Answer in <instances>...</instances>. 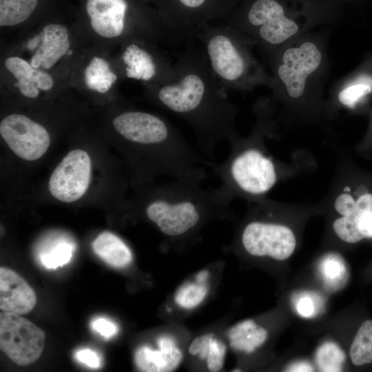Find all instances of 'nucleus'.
Returning a JSON list of instances; mask_svg holds the SVG:
<instances>
[{
    "instance_id": "f257e3e1",
    "label": "nucleus",
    "mask_w": 372,
    "mask_h": 372,
    "mask_svg": "<svg viewBox=\"0 0 372 372\" xmlns=\"http://www.w3.org/2000/svg\"><path fill=\"white\" fill-rule=\"evenodd\" d=\"M174 66L176 77L156 85V101L191 127L200 152L214 161L219 142L238 138L236 109L213 76L201 49L187 43Z\"/></svg>"
},
{
    "instance_id": "f03ea898",
    "label": "nucleus",
    "mask_w": 372,
    "mask_h": 372,
    "mask_svg": "<svg viewBox=\"0 0 372 372\" xmlns=\"http://www.w3.org/2000/svg\"><path fill=\"white\" fill-rule=\"evenodd\" d=\"M198 178H176L157 186L145 202L146 217L169 238L184 237L205 219L225 215L230 203Z\"/></svg>"
},
{
    "instance_id": "7ed1b4c3",
    "label": "nucleus",
    "mask_w": 372,
    "mask_h": 372,
    "mask_svg": "<svg viewBox=\"0 0 372 372\" xmlns=\"http://www.w3.org/2000/svg\"><path fill=\"white\" fill-rule=\"evenodd\" d=\"M196 39L213 76L225 90L248 91L271 85V76L255 57L253 45L235 30L225 25L205 23Z\"/></svg>"
},
{
    "instance_id": "20e7f679",
    "label": "nucleus",
    "mask_w": 372,
    "mask_h": 372,
    "mask_svg": "<svg viewBox=\"0 0 372 372\" xmlns=\"http://www.w3.org/2000/svg\"><path fill=\"white\" fill-rule=\"evenodd\" d=\"M313 13L310 3L302 0H254L242 17L226 26L270 54L304 34L313 24Z\"/></svg>"
},
{
    "instance_id": "39448f33",
    "label": "nucleus",
    "mask_w": 372,
    "mask_h": 372,
    "mask_svg": "<svg viewBox=\"0 0 372 372\" xmlns=\"http://www.w3.org/2000/svg\"><path fill=\"white\" fill-rule=\"evenodd\" d=\"M327 57L317 36L301 35L270 54L271 88L297 100L322 87Z\"/></svg>"
},
{
    "instance_id": "423d86ee",
    "label": "nucleus",
    "mask_w": 372,
    "mask_h": 372,
    "mask_svg": "<svg viewBox=\"0 0 372 372\" xmlns=\"http://www.w3.org/2000/svg\"><path fill=\"white\" fill-rule=\"evenodd\" d=\"M231 144V150L222 163L211 162L208 167L220 184L216 188L228 202L238 195L257 197L269 192L275 185V165L260 145L243 143L238 138Z\"/></svg>"
},
{
    "instance_id": "0eeeda50",
    "label": "nucleus",
    "mask_w": 372,
    "mask_h": 372,
    "mask_svg": "<svg viewBox=\"0 0 372 372\" xmlns=\"http://www.w3.org/2000/svg\"><path fill=\"white\" fill-rule=\"evenodd\" d=\"M45 339L42 329L19 314L0 313V349L15 364L27 366L36 362Z\"/></svg>"
},
{
    "instance_id": "6e6552de",
    "label": "nucleus",
    "mask_w": 372,
    "mask_h": 372,
    "mask_svg": "<svg viewBox=\"0 0 372 372\" xmlns=\"http://www.w3.org/2000/svg\"><path fill=\"white\" fill-rule=\"evenodd\" d=\"M241 242L250 255L270 256L278 260L290 257L296 245V237L289 227L260 220L245 226Z\"/></svg>"
},
{
    "instance_id": "1a4fd4ad",
    "label": "nucleus",
    "mask_w": 372,
    "mask_h": 372,
    "mask_svg": "<svg viewBox=\"0 0 372 372\" xmlns=\"http://www.w3.org/2000/svg\"><path fill=\"white\" fill-rule=\"evenodd\" d=\"M91 159L84 150L68 152L52 173L48 182L50 194L56 199L72 203L86 192L91 178Z\"/></svg>"
},
{
    "instance_id": "9d476101",
    "label": "nucleus",
    "mask_w": 372,
    "mask_h": 372,
    "mask_svg": "<svg viewBox=\"0 0 372 372\" xmlns=\"http://www.w3.org/2000/svg\"><path fill=\"white\" fill-rule=\"evenodd\" d=\"M0 134L10 149L25 161L40 158L50 145L47 130L23 114L5 117L0 123Z\"/></svg>"
},
{
    "instance_id": "9b49d317",
    "label": "nucleus",
    "mask_w": 372,
    "mask_h": 372,
    "mask_svg": "<svg viewBox=\"0 0 372 372\" xmlns=\"http://www.w3.org/2000/svg\"><path fill=\"white\" fill-rule=\"evenodd\" d=\"M122 60L125 65V74L130 79L156 81L161 85L172 81L176 75L175 66L169 59L136 43L127 45Z\"/></svg>"
},
{
    "instance_id": "f8f14e48",
    "label": "nucleus",
    "mask_w": 372,
    "mask_h": 372,
    "mask_svg": "<svg viewBox=\"0 0 372 372\" xmlns=\"http://www.w3.org/2000/svg\"><path fill=\"white\" fill-rule=\"evenodd\" d=\"M125 0H87L86 10L93 30L105 38L120 37L125 28Z\"/></svg>"
},
{
    "instance_id": "ddd939ff",
    "label": "nucleus",
    "mask_w": 372,
    "mask_h": 372,
    "mask_svg": "<svg viewBox=\"0 0 372 372\" xmlns=\"http://www.w3.org/2000/svg\"><path fill=\"white\" fill-rule=\"evenodd\" d=\"M37 296L27 282L13 270L0 268V309L25 314L33 309Z\"/></svg>"
},
{
    "instance_id": "4468645a",
    "label": "nucleus",
    "mask_w": 372,
    "mask_h": 372,
    "mask_svg": "<svg viewBox=\"0 0 372 372\" xmlns=\"http://www.w3.org/2000/svg\"><path fill=\"white\" fill-rule=\"evenodd\" d=\"M157 343L159 350H152L149 347L143 346L136 351L135 364L141 371H172L182 360L183 353L176 346L174 339L169 336H161Z\"/></svg>"
},
{
    "instance_id": "2eb2a0df",
    "label": "nucleus",
    "mask_w": 372,
    "mask_h": 372,
    "mask_svg": "<svg viewBox=\"0 0 372 372\" xmlns=\"http://www.w3.org/2000/svg\"><path fill=\"white\" fill-rule=\"evenodd\" d=\"M41 32V43L32 56L30 64L34 68L48 70L68 52L69 35L65 26L56 23L45 25Z\"/></svg>"
},
{
    "instance_id": "dca6fc26",
    "label": "nucleus",
    "mask_w": 372,
    "mask_h": 372,
    "mask_svg": "<svg viewBox=\"0 0 372 372\" xmlns=\"http://www.w3.org/2000/svg\"><path fill=\"white\" fill-rule=\"evenodd\" d=\"M5 65L17 80L15 86L28 98H36L39 94V90L46 91L53 86V79L49 74L39 68H34L21 58L8 57Z\"/></svg>"
},
{
    "instance_id": "f3484780",
    "label": "nucleus",
    "mask_w": 372,
    "mask_h": 372,
    "mask_svg": "<svg viewBox=\"0 0 372 372\" xmlns=\"http://www.w3.org/2000/svg\"><path fill=\"white\" fill-rule=\"evenodd\" d=\"M95 254L108 265L116 268L127 266L132 260L128 246L116 235L104 231L92 242Z\"/></svg>"
},
{
    "instance_id": "a211bd4d",
    "label": "nucleus",
    "mask_w": 372,
    "mask_h": 372,
    "mask_svg": "<svg viewBox=\"0 0 372 372\" xmlns=\"http://www.w3.org/2000/svg\"><path fill=\"white\" fill-rule=\"evenodd\" d=\"M338 87L337 98L340 103L347 107L353 108L372 92V75H357Z\"/></svg>"
},
{
    "instance_id": "6ab92c4d",
    "label": "nucleus",
    "mask_w": 372,
    "mask_h": 372,
    "mask_svg": "<svg viewBox=\"0 0 372 372\" xmlns=\"http://www.w3.org/2000/svg\"><path fill=\"white\" fill-rule=\"evenodd\" d=\"M117 76L102 58L94 57L85 70L87 87L100 93L107 92L116 81Z\"/></svg>"
},
{
    "instance_id": "aec40b11",
    "label": "nucleus",
    "mask_w": 372,
    "mask_h": 372,
    "mask_svg": "<svg viewBox=\"0 0 372 372\" xmlns=\"http://www.w3.org/2000/svg\"><path fill=\"white\" fill-rule=\"evenodd\" d=\"M37 5V0H0V25L11 26L26 20Z\"/></svg>"
},
{
    "instance_id": "412c9836",
    "label": "nucleus",
    "mask_w": 372,
    "mask_h": 372,
    "mask_svg": "<svg viewBox=\"0 0 372 372\" xmlns=\"http://www.w3.org/2000/svg\"><path fill=\"white\" fill-rule=\"evenodd\" d=\"M350 358L353 364L361 366L372 363V320L364 321L351 344Z\"/></svg>"
},
{
    "instance_id": "4be33fe9",
    "label": "nucleus",
    "mask_w": 372,
    "mask_h": 372,
    "mask_svg": "<svg viewBox=\"0 0 372 372\" xmlns=\"http://www.w3.org/2000/svg\"><path fill=\"white\" fill-rule=\"evenodd\" d=\"M345 355L335 344L327 342L321 346L316 354L318 366L322 371H340Z\"/></svg>"
},
{
    "instance_id": "5701e85b",
    "label": "nucleus",
    "mask_w": 372,
    "mask_h": 372,
    "mask_svg": "<svg viewBox=\"0 0 372 372\" xmlns=\"http://www.w3.org/2000/svg\"><path fill=\"white\" fill-rule=\"evenodd\" d=\"M73 249V246L66 242L55 244L40 254L41 263L45 268L52 269L63 266L70 260Z\"/></svg>"
},
{
    "instance_id": "b1692460",
    "label": "nucleus",
    "mask_w": 372,
    "mask_h": 372,
    "mask_svg": "<svg viewBox=\"0 0 372 372\" xmlns=\"http://www.w3.org/2000/svg\"><path fill=\"white\" fill-rule=\"evenodd\" d=\"M207 287L203 283H189L181 287L175 295L176 302L183 308L192 309L205 298Z\"/></svg>"
},
{
    "instance_id": "393cba45",
    "label": "nucleus",
    "mask_w": 372,
    "mask_h": 372,
    "mask_svg": "<svg viewBox=\"0 0 372 372\" xmlns=\"http://www.w3.org/2000/svg\"><path fill=\"white\" fill-rule=\"evenodd\" d=\"M333 229L341 240L349 243H356L364 238L358 229L357 218L353 216H342L335 219Z\"/></svg>"
},
{
    "instance_id": "a878e982",
    "label": "nucleus",
    "mask_w": 372,
    "mask_h": 372,
    "mask_svg": "<svg viewBox=\"0 0 372 372\" xmlns=\"http://www.w3.org/2000/svg\"><path fill=\"white\" fill-rule=\"evenodd\" d=\"M225 352L226 347L225 344L214 338L211 340L207 357V363L209 371L215 372L222 369Z\"/></svg>"
},
{
    "instance_id": "bb28decb",
    "label": "nucleus",
    "mask_w": 372,
    "mask_h": 372,
    "mask_svg": "<svg viewBox=\"0 0 372 372\" xmlns=\"http://www.w3.org/2000/svg\"><path fill=\"white\" fill-rule=\"evenodd\" d=\"M355 200L349 193H342L338 196L334 202L336 211L341 216H351L355 211Z\"/></svg>"
},
{
    "instance_id": "cd10ccee",
    "label": "nucleus",
    "mask_w": 372,
    "mask_h": 372,
    "mask_svg": "<svg viewBox=\"0 0 372 372\" xmlns=\"http://www.w3.org/2000/svg\"><path fill=\"white\" fill-rule=\"evenodd\" d=\"M91 327L106 339L112 337L118 331L115 324L103 318L94 320Z\"/></svg>"
},
{
    "instance_id": "c85d7f7f",
    "label": "nucleus",
    "mask_w": 372,
    "mask_h": 372,
    "mask_svg": "<svg viewBox=\"0 0 372 372\" xmlns=\"http://www.w3.org/2000/svg\"><path fill=\"white\" fill-rule=\"evenodd\" d=\"M372 214V194H366L355 200V211L353 216L358 218L362 215Z\"/></svg>"
},
{
    "instance_id": "c756f323",
    "label": "nucleus",
    "mask_w": 372,
    "mask_h": 372,
    "mask_svg": "<svg viewBox=\"0 0 372 372\" xmlns=\"http://www.w3.org/2000/svg\"><path fill=\"white\" fill-rule=\"evenodd\" d=\"M75 356L79 362L92 368H98L101 364L97 353L89 349L78 351Z\"/></svg>"
},
{
    "instance_id": "7c9ffc66",
    "label": "nucleus",
    "mask_w": 372,
    "mask_h": 372,
    "mask_svg": "<svg viewBox=\"0 0 372 372\" xmlns=\"http://www.w3.org/2000/svg\"><path fill=\"white\" fill-rule=\"evenodd\" d=\"M356 218L358 229L364 238H372V214L362 215Z\"/></svg>"
},
{
    "instance_id": "2f4dec72",
    "label": "nucleus",
    "mask_w": 372,
    "mask_h": 372,
    "mask_svg": "<svg viewBox=\"0 0 372 372\" xmlns=\"http://www.w3.org/2000/svg\"><path fill=\"white\" fill-rule=\"evenodd\" d=\"M256 347L264 343L267 337V331L262 327H256L248 332L245 336Z\"/></svg>"
},
{
    "instance_id": "473e14b6",
    "label": "nucleus",
    "mask_w": 372,
    "mask_h": 372,
    "mask_svg": "<svg viewBox=\"0 0 372 372\" xmlns=\"http://www.w3.org/2000/svg\"><path fill=\"white\" fill-rule=\"evenodd\" d=\"M298 312L303 317H310L314 313V304L309 297L302 298L297 304Z\"/></svg>"
},
{
    "instance_id": "72a5a7b5",
    "label": "nucleus",
    "mask_w": 372,
    "mask_h": 372,
    "mask_svg": "<svg viewBox=\"0 0 372 372\" xmlns=\"http://www.w3.org/2000/svg\"><path fill=\"white\" fill-rule=\"evenodd\" d=\"M230 346L247 353L252 352L256 348L245 336L231 340Z\"/></svg>"
},
{
    "instance_id": "f704fd0d",
    "label": "nucleus",
    "mask_w": 372,
    "mask_h": 372,
    "mask_svg": "<svg viewBox=\"0 0 372 372\" xmlns=\"http://www.w3.org/2000/svg\"><path fill=\"white\" fill-rule=\"evenodd\" d=\"M324 265V273L329 278H334L340 273V265L334 260H328Z\"/></svg>"
},
{
    "instance_id": "c9c22d12",
    "label": "nucleus",
    "mask_w": 372,
    "mask_h": 372,
    "mask_svg": "<svg viewBox=\"0 0 372 372\" xmlns=\"http://www.w3.org/2000/svg\"><path fill=\"white\" fill-rule=\"evenodd\" d=\"M214 335L211 333L205 334L195 338L189 348V352L192 355H196L199 353L201 348L205 342L209 338H213Z\"/></svg>"
},
{
    "instance_id": "e433bc0d",
    "label": "nucleus",
    "mask_w": 372,
    "mask_h": 372,
    "mask_svg": "<svg viewBox=\"0 0 372 372\" xmlns=\"http://www.w3.org/2000/svg\"><path fill=\"white\" fill-rule=\"evenodd\" d=\"M185 9L197 10L203 7L208 0H177Z\"/></svg>"
},
{
    "instance_id": "4c0bfd02",
    "label": "nucleus",
    "mask_w": 372,
    "mask_h": 372,
    "mask_svg": "<svg viewBox=\"0 0 372 372\" xmlns=\"http://www.w3.org/2000/svg\"><path fill=\"white\" fill-rule=\"evenodd\" d=\"M312 366L307 362H297L287 368L288 371H312Z\"/></svg>"
},
{
    "instance_id": "58836bf2",
    "label": "nucleus",
    "mask_w": 372,
    "mask_h": 372,
    "mask_svg": "<svg viewBox=\"0 0 372 372\" xmlns=\"http://www.w3.org/2000/svg\"><path fill=\"white\" fill-rule=\"evenodd\" d=\"M42 37H43V34H42V32H41L39 34L34 37L32 39L29 40L26 44L27 49L32 51V50H34L37 48H38V47L40 45L41 43Z\"/></svg>"
},
{
    "instance_id": "ea45409f",
    "label": "nucleus",
    "mask_w": 372,
    "mask_h": 372,
    "mask_svg": "<svg viewBox=\"0 0 372 372\" xmlns=\"http://www.w3.org/2000/svg\"><path fill=\"white\" fill-rule=\"evenodd\" d=\"M213 339V338H211L208 339L205 344H203V347L201 348L200 352H199V358L200 359H205L207 358L208 355V353L209 351V347H210V342L211 340Z\"/></svg>"
},
{
    "instance_id": "a19ab883",
    "label": "nucleus",
    "mask_w": 372,
    "mask_h": 372,
    "mask_svg": "<svg viewBox=\"0 0 372 372\" xmlns=\"http://www.w3.org/2000/svg\"><path fill=\"white\" fill-rule=\"evenodd\" d=\"M209 276V272L207 270L200 271L196 276V280L198 283L204 282Z\"/></svg>"
},
{
    "instance_id": "79ce46f5",
    "label": "nucleus",
    "mask_w": 372,
    "mask_h": 372,
    "mask_svg": "<svg viewBox=\"0 0 372 372\" xmlns=\"http://www.w3.org/2000/svg\"><path fill=\"white\" fill-rule=\"evenodd\" d=\"M233 371H240V370H234Z\"/></svg>"
}]
</instances>
